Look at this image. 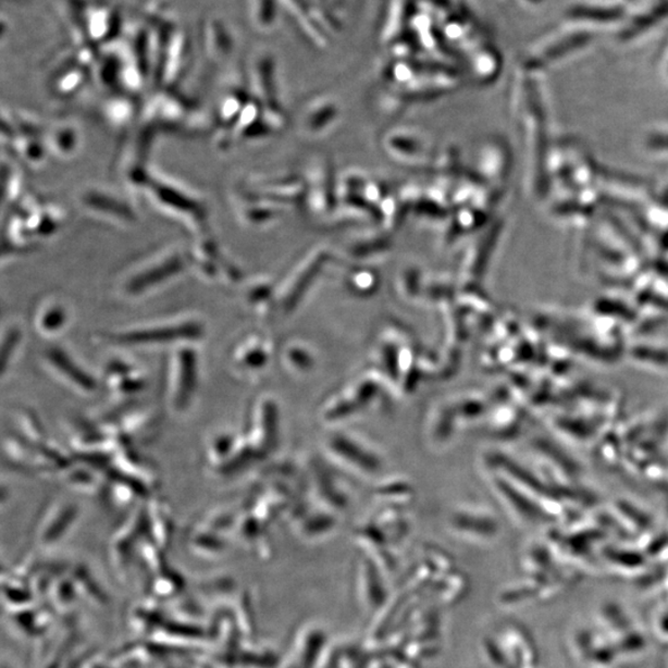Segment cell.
Returning <instances> with one entry per match:
<instances>
[{"label":"cell","mask_w":668,"mask_h":668,"mask_svg":"<svg viewBox=\"0 0 668 668\" xmlns=\"http://www.w3.org/2000/svg\"><path fill=\"white\" fill-rule=\"evenodd\" d=\"M571 14L573 17H580V20L601 22L616 21L620 16V12L611 8H576Z\"/></svg>","instance_id":"cell-4"},{"label":"cell","mask_w":668,"mask_h":668,"mask_svg":"<svg viewBox=\"0 0 668 668\" xmlns=\"http://www.w3.org/2000/svg\"><path fill=\"white\" fill-rule=\"evenodd\" d=\"M86 44L92 48H107L119 41L124 33L119 9L106 3L87 2L83 14Z\"/></svg>","instance_id":"cell-1"},{"label":"cell","mask_w":668,"mask_h":668,"mask_svg":"<svg viewBox=\"0 0 668 668\" xmlns=\"http://www.w3.org/2000/svg\"><path fill=\"white\" fill-rule=\"evenodd\" d=\"M201 42L206 55L215 61L227 59L234 48L232 33L219 16H210L201 25Z\"/></svg>","instance_id":"cell-2"},{"label":"cell","mask_w":668,"mask_h":668,"mask_svg":"<svg viewBox=\"0 0 668 668\" xmlns=\"http://www.w3.org/2000/svg\"><path fill=\"white\" fill-rule=\"evenodd\" d=\"M250 23L258 30H269L275 22L276 0H246Z\"/></svg>","instance_id":"cell-3"},{"label":"cell","mask_w":668,"mask_h":668,"mask_svg":"<svg viewBox=\"0 0 668 668\" xmlns=\"http://www.w3.org/2000/svg\"><path fill=\"white\" fill-rule=\"evenodd\" d=\"M17 2H22V0H17Z\"/></svg>","instance_id":"cell-5"}]
</instances>
